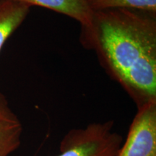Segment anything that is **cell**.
Returning <instances> with one entry per match:
<instances>
[{"mask_svg":"<svg viewBox=\"0 0 156 156\" xmlns=\"http://www.w3.org/2000/svg\"><path fill=\"white\" fill-rule=\"evenodd\" d=\"M116 156H156V101L137 108Z\"/></svg>","mask_w":156,"mask_h":156,"instance_id":"3","label":"cell"},{"mask_svg":"<svg viewBox=\"0 0 156 156\" xmlns=\"http://www.w3.org/2000/svg\"><path fill=\"white\" fill-rule=\"evenodd\" d=\"M30 6H39L64 15L80 23L81 30L90 28L93 11L87 0H17Z\"/></svg>","mask_w":156,"mask_h":156,"instance_id":"5","label":"cell"},{"mask_svg":"<svg viewBox=\"0 0 156 156\" xmlns=\"http://www.w3.org/2000/svg\"><path fill=\"white\" fill-rule=\"evenodd\" d=\"M30 6L17 0H0V51L30 12Z\"/></svg>","mask_w":156,"mask_h":156,"instance_id":"6","label":"cell"},{"mask_svg":"<svg viewBox=\"0 0 156 156\" xmlns=\"http://www.w3.org/2000/svg\"><path fill=\"white\" fill-rule=\"evenodd\" d=\"M80 40L136 108L156 101V13L116 8L93 12Z\"/></svg>","mask_w":156,"mask_h":156,"instance_id":"1","label":"cell"},{"mask_svg":"<svg viewBox=\"0 0 156 156\" xmlns=\"http://www.w3.org/2000/svg\"><path fill=\"white\" fill-rule=\"evenodd\" d=\"M114 126V121L108 120L69 130L60 142L56 156H116L124 140Z\"/></svg>","mask_w":156,"mask_h":156,"instance_id":"2","label":"cell"},{"mask_svg":"<svg viewBox=\"0 0 156 156\" xmlns=\"http://www.w3.org/2000/svg\"><path fill=\"white\" fill-rule=\"evenodd\" d=\"M93 12L125 8L156 13V0H87Z\"/></svg>","mask_w":156,"mask_h":156,"instance_id":"7","label":"cell"},{"mask_svg":"<svg viewBox=\"0 0 156 156\" xmlns=\"http://www.w3.org/2000/svg\"><path fill=\"white\" fill-rule=\"evenodd\" d=\"M23 124L0 93V156H9L20 146Z\"/></svg>","mask_w":156,"mask_h":156,"instance_id":"4","label":"cell"}]
</instances>
